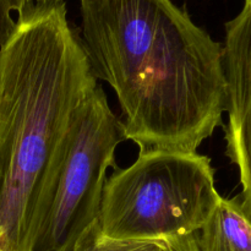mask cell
<instances>
[{
	"label": "cell",
	"instance_id": "obj_1",
	"mask_svg": "<svg viewBox=\"0 0 251 251\" xmlns=\"http://www.w3.org/2000/svg\"><path fill=\"white\" fill-rule=\"evenodd\" d=\"M91 73L140 152L193 153L222 124L223 46L172 0H78Z\"/></svg>",
	"mask_w": 251,
	"mask_h": 251
},
{
	"label": "cell",
	"instance_id": "obj_2",
	"mask_svg": "<svg viewBox=\"0 0 251 251\" xmlns=\"http://www.w3.org/2000/svg\"><path fill=\"white\" fill-rule=\"evenodd\" d=\"M97 85L64 0L17 15L0 48V251H32L43 176L74 110Z\"/></svg>",
	"mask_w": 251,
	"mask_h": 251
},
{
	"label": "cell",
	"instance_id": "obj_3",
	"mask_svg": "<svg viewBox=\"0 0 251 251\" xmlns=\"http://www.w3.org/2000/svg\"><path fill=\"white\" fill-rule=\"evenodd\" d=\"M222 196L208 157L145 151L107 178L97 225L105 238L168 240L185 237L208 221Z\"/></svg>",
	"mask_w": 251,
	"mask_h": 251
},
{
	"label": "cell",
	"instance_id": "obj_4",
	"mask_svg": "<svg viewBox=\"0 0 251 251\" xmlns=\"http://www.w3.org/2000/svg\"><path fill=\"white\" fill-rule=\"evenodd\" d=\"M126 140L98 83L74 110L42 180L33 222L32 251H74L97 221L108 168Z\"/></svg>",
	"mask_w": 251,
	"mask_h": 251
},
{
	"label": "cell",
	"instance_id": "obj_5",
	"mask_svg": "<svg viewBox=\"0 0 251 251\" xmlns=\"http://www.w3.org/2000/svg\"><path fill=\"white\" fill-rule=\"evenodd\" d=\"M225 27L226 156L239 172L242 205L251 218V0H244L239 14Z\"/></svg>",
	"mask_w": 251,
	"mask_h": 251
},
{
	"label": "cell",
	"instance_id": "obj_6",
	"mask_svg": "<svg viewBox=\"0 0 251 251\" xmlns=\"http://www.w3.org/2000/svg\"><path fill=\"white\" fill-rule=\"evenodd\" d=\"M167 243L174 251H251V218L240 195L222 198L200 229Z\"/></svg>",
	"mask_w": 251,
	"mask_h": 251
},
{
	"label": "cell",
	"instance_id": "obj_7",
	"mask_svg": "<svg viewBox=\"0 0 251 251\" xmlns=\"http://www.w3.org/2000/svg\"><path fill=\"white\" fill-rule=\"evenodd\" d=\"M74 251H174L164 240H112L105 238L98 228L97 221L85 230Z\"/></svg>",
	"mask_w": 251,
	"mask_h": 251
},
{
	"label": "cell",
	"instance_id": "obj_8",
	"mask_svg": "<svg viewBox=\"0 0 251 251\" xmlns=\"http://www.w3.org/2000/svg\"><path fill=\"white\" fill-rule=\"evenodd\" d=\"M59 1V0H0V48L7 42L16 26L14 14L19 15L32 2Z\"/></svg>",
	"mask_w": 251,
	"mask_h": 251
}]
</instances>
